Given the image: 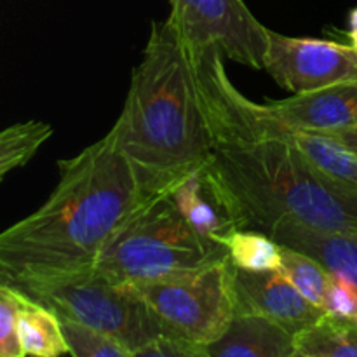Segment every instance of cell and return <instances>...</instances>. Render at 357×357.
<instances>
[{"instance_id": "obj_1", "label": "cell", "mask_w": 357, "mask_h": 357, "mask_svg": "<svg viewBox=\"0 0 357 357\" xmlns=\"http://www.w3.org/2000/svg\"><path fill=\"white\" fill-rule=\"evenodd\" d=\"M188 56V54H187ZM209 136L201 174L234 229L271 234L281 222L357 232V192L324 180L296 149L291 131L230 80L222 52L190 58Z\"/></svg>"}, {"instance_id": "obj_2", "label": "cell", "mask_w": 357, "mask_h": 357, "mask_svg": "<svg viewBox=\"0 0 357 357\" xmlns=\"http://www.w3.org/2000/svg\"><path fill=\"white\" fill-rule=\"evenodd\" d=\"M44 204L0 232V282L14 289L96 271L101 253L145 199L114 129L58 162Z\"/></svg>"}, {"instance_id": "obj_3", "label": "cell", "mask_w": 357, "mask_h": 357, "mask_svg": "<svg viewBox=\"0 0 357 357\" xmlns=\"http://www.w3.org/2000/svg\"><path fill=\"white\" fill-rule=\"evenodd\" d=\"M112 129L149 202L204 173L208 129L190 58L169 17L152 24Z\"/></svg>"}, {"instance_id": "obj_4", "label": "cell", "mask_w": 357, "mask_h": 357, "mask_svg": "<svg viewBox=\"0 0 357 357\" xmlns=\"http://www.w3.org/2000/svg\"><path fill=\"white\" fill-rule=\"evenodd\" d=\"M229 255L216 241L199 236L173 197L145 206L110 241L96 272L112 282L138 286L185 278Z\"/></svg>"}, {"instance_id": "obj_5", "label": "cell", "mask_w": 357, "mask_h": 357, "mask_svg": "<svg viewBox=\"0 0 357 357\" xmlns=\"http://www.w3.org/2000/svg\"><path fill=\"white\" fill-rule=\"evenodd\" d=\"M132 288L159 321L164 333L204 347L206 352L229 330L239 305L236 265L229 255L185 278Z\"/></svg>"}, {"instance_id": "obj_6", "label": "cell", "mask_w": 357, "mask_h": 357, "mask_svg": "<svg viewBox=\"0 0 357 357\" xmlns=\"http://www.w3.org/2000/svg\"><path fill=\"white\" fill-rule=\"evenodd\" d=\"M17 291L40 302L56 316L103 331L124 345L132 357L164 333L159 321L132 286L112 282L96 271L65 281L28 286Z\"/></svg>"}, {"instance_id": "obj_7", "label": "cell", "mask_w": 357, "mask_h": 357, "mask_svg": "<svg viewBox=\"0 0 357 357\" xmlns=\"http://www.w3.org/2000/svg\"><path fill=\"white\" fill-rule=\"evenodd\" d=\"M173 23L188 58L216 49L223 58L264 70L268 28L244 0H169Z\"/></svg>"}, {"instance_id": "obj_8", "label": "cell", "mask_w": 357, "mask_h": 357, "mask_svg": "<svg viewBox=\"0 0 357 357\" xmlns=\"http://www.w3.org/2000/svg\"><path fill=\"white\" fill-rule=\"evenodd\" d=\"M264 70L291 94L357 80V51L351 44L268 31Z\"/></svg>"}, {"instance_id": "obj_9", "label": "cell", "mask_w": 357, "mask_h": 357, "mask_svg": "<svg viewBox=\"0 0 357 357\" xmlns=\"http://www.w3.org/2000/svg\"><path fill=\"white\" fill-rule=\"evenodd\" d=\"M239 310L257 312L281 324L293 335L300 333L326 314L312 305L281 271L250 272L236 267Z\"/></svg>"}, {"instance_id": "obj_10", "label": "cell", "mask_w": 357, "mask_h": 357, "mask_svg": "<svg viewBox=\"0 0 357 357\" xmlns=\"http://www.w3.org/2000/svg\"><path fill=\"white\" fill-rule=\"evenodd\" d=\"M289 131L330 132L357 124V80L264 103Z\"/></svg>"}, {"instance_id": "obj_11", "label": "cell", "mask_w": 357, "mask_h": 357, "mask_svg": "<svg viewBox=\"0 0 357 357\" xmlns=\"http://www.w3.org/2000/svg\"><path fill=\"white\" fill-rule=\"evenodd\" d=\"M268 236L281 246L314 258L330 274L344 275L357 284V232L314 229L286 220Z\"/></svg>"}, {"instance_id": "obj_12", "label": "cell", "mask_w": 357, "mask_h": 357, "mask_svg": "<svg viewBox=\"0 0 357 357\" xmlns=\"http://www.w3.org/2000/svg\"><path fill=\"white\" fill-rule=\"evenodd\" d=\"M208 357H295V335L261 314L239 310Z\"/></svg>"}, {"instance_id": "obj_13", "label": "cell", "mask_w": 357, "mask_h": 357, "mask_svg": "<svg viewBox=\"0 0 357 357\" xmlns=\"http://www.w3.org/2000/svg\"><path fill=\"white\" fill-rule=\"evenodd\" d=\"M291 138L314 171L330 183L357 192V155L328 132L291 131Z\"/></svg>"}, {"instance_id": "obj_14", "label": "cell", "mask_w": 357, "mask_h": 357, "mask_svg": "<svg viewBox=\"0 0 357 357\" xmlns=\"http://www.w3.org/2000/svg\"><path fill=\"white\" fill-rule=\"evenodd\" d=\"M17 337L23 356L59 357L70 354L59 317L51 309L21 291Z\"/></svg>"}, {"instance_id": "obj_15", "label": "cell", "mask_w": 357, "mask_h": 357, "mask_svg": "<svg viewBox=\"0 0 357 357\" xmlns=\"http://www.w3.org/2000/svg\"><path fill=\"white\" fill-rule=\"evenodd\" d=\"M295 357H357L354 321L326 312L295 335Z\"/></svg>"}, {"instance_id": "obj_16", "label": "cell", "mask_w": 357, "mask_h": 357, "mask_svg": "<svg viewBox=\"0 0 357 357\" xmlns=\"http://www.w3.org/2000/svg\"><path fill=\"white\" fill-rule=\"evenodd\" d=\"M178 211L185 218V222L204 239H211L218 243L220 237L232 230V223L220 209V206L213 201L201 174L185 181L173 195Z\"/></svg>"}, {"instance_id": "obj_17", "label": "cell", "mask_w": 357, "mask_h": 357, "mask_svg": "<svg viewBox=\"0 0 357 357\" xmlns=\"http://www.w3.org/2000/svg\"><path fill=\"white\" fill-rule=\"evenodd\" d=\"M232 264L241 271H281L282 246L268 234L251 229H232L218 239Z\"/></svg>"}, {"instance_id": "obj_18", "label": "cell", "mask_w": 357, "mask_h": 357, "mask_svg": "<svg viewBox=\"0 0 357 357\" xmlns=\"http://www.w3.org/2000/svg\"><path fill=\"white\" fill-rule=\"evenodd\" d=\"M52 136V126L42 121L17 122L0 131V181L24 166Z\"/></svg>"}, {"instance_id": "obj_19", "label": "cell", "mask_w": 357, "mask_h": 357, "mask_svg": "<svg viewBox=\"0 0 357 357\" xmlns=\"http://www.w3.org/2000/svg\"><path fill=\"white\" fill-rule=\"evenodd\" d=\"M281 272L312 305L324 309L331 274L314 258L282 246Z\"/></svg>"}, {"instance_id": "obj_20", "label": "cell", "mask_w": 357, "mask_h": 357, "mask_svg": "<svg viewBox=\"0 0 357 357\" xmlns=\"http://www.w3.org/2000/svg\"><path fill=\"white\" fill-rule=\"evenodd\" d=\"M59 317L63 335L73 357H132L131 352L107 333L68 317Z\"/></svg>"}, {"instance_id": "obj_21", "label": "cell", "mask_w": 357, "mask_h": 357, "mask_svg": "<svg viewBox=\"0 0 357 357\" xmlns=\"http://www.w3.org/2000/svg\"><path fill=\"white\" fill-rule=\"evenodd\" d=\"M20 291L0 282V357H24L17 337Z\"/></svg>"}, {"instance_id": "obj_22", "label": "cell", "mask_w": 357, "mask_h": 357, "mask_svg": "<svg viewBox=\"0 0 357 357\" xmlns=\"http://www.w3.org/2000/svg\"><path fill=\"white\" fill-rule=\"evenodd\" d=\"M324 310L342 319H354L357 314V284L344 275L331 274Z\"/></svg>"}, {"instance_id": "obj_23", "label": "cell", "mask_w": 357, "mask_h": 357, "mask_svg": "<svg viewBox=\"0 0 357 357\" xmlns=\"http://www.w3.org/2000/svg\"><path fill=\"white\" fill-rule=\"evenodd\" d=\"M136 357H208L204 347L174 337L171 333H160L145 345Z\"/></svg>"}, {"instance_id": "obj_24", "label": "cell", "mask_w": 357, "mask_h": 357, "mask_svg": "<svg viewBox=\"0 0 357 357\" xmlns=\"http://www.w3.org/2000/svg\"><path fill=\"white\" fill-rule=\"evenodd\" d=\"M328 135H331L333 138H337L338 142L344 143L351 152H354L357 155V124L349 126V128L337 129V131H330Z\"/></svg>"}, {"instance_id": "obj_25", "label": "cell", "mask_w": 357, "mask_h": 357, "mask_svg": "<svg viewBox=\"0 0 357 357\" xmlns=\"http://www.w3.org/2000/svg\"><path fill=\"white\" fill-rule=\"evenodd\" d=\"M349 31H347V37H349V44L357 51V7L349 13Z\"/></svg>"}, {"instance_id": "obj_26", "label": "cell", "mask_w": 357, "mask_h": 357, "mask_svg": "<svg viewBox=\"0 0 357 357\" xmlns=\"http://www.w3.org/2000/svg\"><path fill=\"white\" fill-rule=\"evenodd\" d=\"M352 321H354V324H356V326H357V314H356V316H354V319H352Z\"/></svg>"}]
</instances>
